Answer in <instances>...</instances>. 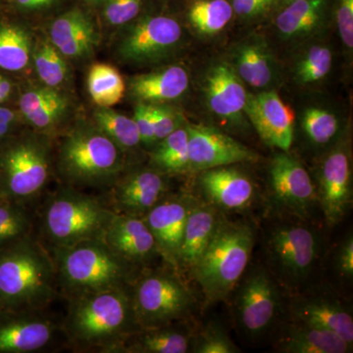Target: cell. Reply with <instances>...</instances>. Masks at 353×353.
I'll use <instances>...</instances> for the list:
<instances>
[{
	"label": "cell",
	"mask_w": 353,
	"mask_h": 353,
	"mask_svg": "<svg viewBox=\"0 0 353 353\" xmlns=\"http://www.w3.org/2000/svg\"><path fill=\"white\" fill-rule=\"evenodd\" d=\"M264 266L290 296L306 290L322 257L323 239L312 220L269 213L261 230Z\"/></svg>",
	"instance_id": "6da1fadb"
},
{
	"label": "cell",
	"mask_w": 353,
	"mask_h": 353,
	"mask_svg": "<svg viewBox=\"0 0 353 353\" xmlns=\"http://www.w3.org/2000/svg\"><path fill=\"white\" fill-rule=\"evenodd\" d=\"M256 240V230L246 220L223 215L210 243L190 272L208 303L229 299L248 268Z\"/></svg>",
	"instance_id": "7a4b0ae2"
},
{
	"label": "cell",
	"mask_w": 353,
	"mask_h": 353,
	"mask_svg": "<svg viewBox=\"0 0 353 353\" xmlns=\"http://www.w3.org/2000/svg\"><path fill=\"white\" fill-rule=\"evenodd\" d=\"M50 260L27 238L0 248V303L10 310L37 307L53 296Z\"/></svg>",
	"instance_id": "3957f363"
},
{
	"label": "cell",
	"mask_w": 353,
	"mask_h": 353,
	"mask_svg": "<svg viewBox=\"0 0 353 353\" xmlns=\"http://www.w3.org/2000/svg\"><path fill=\"white\" fill-rule=\"evenodd\" d=\"M282 288L264 265L246 269L233 294V316L239 333L250 343L277 331L287 313Z\"/></svg>",
	"instance_id": "277c9868"
},
{
	"label": "cell",
	"mask_w": 353,
	"mask_h": 353,
	"mask_svg": "<svg viewBox=\"0 0 353 353\" xmlns=\"http://www.w3.org/2000/svg\"><path fill=\"white\" fill-rule=\"evenodd\" d=\"M67 325L74 340L99 345L120 340L138 323L132 297L116 288L81 294L70 310Z\"/></svg>",
	"instance_id": "5b68a950"
},
{
	"label": "cell",
	"mask_w": 353,
	"mask_h": 353,
	"mask_svg": "<svg viewBox=\"0 0 353 353\" xmlns=\"http://www.w3.org/2000/svg\"><path fill=\"white\" fill-rule=\"evenodd\" d=\"M59 270L64 285L80 294L121 288L131 273L130 262L102 240L62 248Z\"/></svg>",
	"instance_id": "8992f818"
},
{
	"label": "cell",
	"mask_w": 353,
	"mask_h": 353,
	"mask_svg": "<svg viewBox=\"0 0 353 353\" xmlns=\"http://www.w3.org/2000/svg\"><path fill=\"white\" fill-rule=\"evenodd\" d=\"M122 165L121 148L99 128L81 125L62 141L60 166L73 182H105L121 170Z\"/></svg>",
	"instance_id": "52a82bcc"
},
{
	"label": "cell",
	"mask_w": 353,
	"mask_h": 353,
	"mask_svg": "<svg viewBox=\"0 0 353 353\" xmlns=\"http://www.w3.org/2000/svg\"><path fill=\"white\" fill-rule=\"evenodd\" d=\"M115 215L92 197L65 190L48 204L44 228L55 245L69 248L82 241L102 240Z\"/></svg>",
	"instance_id": "ba28073f"
},
{
	"label": "cell",
	"mask_w": 353,
	"mask_h": 353,
	"mask_svg": "<svg viewBox=\"0 0 353 353\" xmlns=\"http://www.w3.org/2000/svg\"><path fill=\"white\" fill-rule=\"evenodd\" d=\"M137 323L141 329L157 328L183 321L192 314L196 299L173 272H153L143 276L132 297Z\"/></svg>",
	"instance_id": "9c48e42d"
},
{
	"label": "cell",
	"mask_w": 353,
	"mask_h": 353,
	"mask_svg": "<svg viewBox=\"0 0 353 353\" xmlns=\"http://www.w3.org/2000/svg\"><path fill=\"white\" fill-rule=\"evenodd\" d=\"M48 146L41 139L26 137L0 150V196L19 202L38 194L50 176Z\"/></svg>",
	"instance_id": "30bf717a"
},
{
	"label": "cell",
	"mask_w": 353,
	"mask_h": 353,
	"mask_svg": "<svg viewBox=\"0 0 353 353\" xmlns=\"http://www.w3.org/2000/svg\"><path fill=\"white\" fill-rule=\"evenodd\" d=\"M269 208L271 212L312 220L319 208L317 190L303 165L287 152L272 160L269 170Z\"/></svg>",
	"instance_id": "8fae6325"
},
{
	"label": "cell",
	"mask_w": 353,
	"mask_h": 353,
	"mask_svg": "<svg viewBox=\"0 0 353 353\" xmlns=\"http://www.w3.org/2000/svg\"><path fill=\"white\" fill-rule=\"evenodd\" d=\"M182 29L175 19L152 16L139 21L121 41L118 52L125 61L152 63L169 57L182 39Z\"/></svg>",
	"instance_id": "7c38bea8"
},
{
	"label": "cell",
	"mask_w": 353,
	"mask_h": 353,
	"mask_svg": "<svg viewBox=\"0 0 353 353\" xmlns=\"http://www.w3.org/2000/svg\"><path fill=\"white\" fill-rule=\"evenodd\" d=\"M189 171L202 172L243 162H255L259 155L240 141L212 127L188 124Z\"/></svg>",
	"instance_id": "4fadbf2b"
},
{
	"label": "cell",
	"mask_w": 353,
	"mask_h": 353,
	"mask_svg": "<svg viewBox=\"0 0 353 353\" xmlns=\"http://www.w3.org/2000/svg\"><path fill=\"white\" fill-rule=\"evenodd\" d=\"M199 187L204 197L202 201L214 206L223 214L245 212L259 201L256 185L252 179L232 165L202 171Z\"/></svg>",
	"instance_id": "5bb4252c"
},
{
	"label": "cell",
	"mask_w": 353,
	"mask_h": 353,
	"mask_svg": "<svg viewBox=\"0 0 353 353\" xmlns=\"http://www.w3.org/2000/svg\"><path fill=\"white\" fill-rule=\"evenodd\" d=\"M243 112L260 139L272 148L288 152L294 141V110L273 90L248 94Z\"/></svg>",
	"instance_id": "9a60e30c"
},
{
	"label": "cell",
	"mask_w": 353,
	"mask_h": 353,
	"mask_svg": "<svg viewBox=\"0 0 353 353\" xmlns=\"http://www.w3.org/2000/svg\"><path fill=\"white\" fill-rule=\"evenodd\" d=\"M317 194L327 225L334 227L340 224L352 203L350 155L343 148L333 150L323 162Z\"/></svg>",
	"instance_id": "2e32d148"
},
{
	"label": "cell",
	"mask_w": 353,
	"mask_h": 353,
	"mask_svg": "<svg viewBox=\"0 0 353 353\" xmlns=\"http://www.w3.org/2000/svg\"><path fill=\"white\" fill-rule=\"evenodd\" d=\"M287 312L290 319L328 330L353 343L352 309L338 297L329 294H310L305 290L290 296Z\"/></svg>",
	"instance_id": "e0dca14e"
},
{
	"label": "cell",
	"mask_w": 353,
	"mask_h": 353,
	"mask_svg": "<svg viewBox=\"0 0 353 353\" xmlns=\"http://www.w3.org/2000/svg\"><path fill=\"white\" fill-rule=\"evenodd\" d=\"M197 199L178 196L163 199L143 217L154 236L160 255L176 265L185 223Z\"/></svg>",
	"instance_id": "ac0fdd59"
},
{
	"label": "cell",
	"mask_w": 353,
	"mask_h": 353,
	"mask_svg": "<svg viewBox=\"0 0 353 353\" xmlns=\"http://www.w3.org/2000/svg\"><path fill=\"white\" fill-rule=\"evenodd\" d=\"M102 241L130 263H145L160 254L154 236L143 218L116 214Z\"/></svg>",
	"instance_id": "d6986e66"
},
{
	"label": "cell",
	"mask_w": 353,
	"mask_h": 353,
	"mask_svg": "<svg viewBox=\"0 0 353 353\" xmlns=\"http://www.w3.org/2000/svg\"><path fill=\"white\" fill-rule=\"evenodd\" d=\"M277 352L285 353H347L352 343L328 330L299 320L288 319L278 327Z\"/></svg>",
	"instance_id": "ffe728a7"
},
{
	"label": "cell",
	"mask_w": 353,
	"mask_h": 353,
	"mask_svg": "<svg viewBox=\"0 0 353 353\" xmlns=\"http://www.w3.org/2000/svg\"><path fill=\"white\" fill-rule=\"evenodd\" d=\"M166 183L157 171L132 173L121 181L115 190V204L123 214L143 218L164 199Z\"/></svg>",
	"instance_id": "44dd1931"
},
{
	"label": "cell",
	"mask_w": 353,
	"mask_h": 353,
	"mask_svg": "<svg viewBox=\"0 0 353 353\" xmlns=\"http://www.w3.org/2000/svg\"><path fill=\"white\" fill-rule=\"evenodd\" d=\"M50 41L65 58L81 59L94 50L97 32L87 14L72 9L53 21Z\"/></svg>",
	"instance_id": "7402d4cb"
},
{
	"label": "cell",
	"mask_w": 353,
	"mask_h": 353,
	"mask_svg": "<svg viewBox=\"0 0 353 353\" xmlns=\"http://www.w3.org/2000/svg\"><path fill=\"white\" fill-rule=\"evenodd\" d=\"M223 215L214 206L197 199L185 223L176 266L192 271L214 236Z\"/></svg>",
	"instance_id": "603a6c76"
},
{
	"label": "cell",
	"mask_w": 353,
	"mask_h": 353,
	"mask_svg": "<svg viewBox=\"0 0 353 353\" xmlns=\"http://www.w3.org/2000/svg\"><path fill=\"white\" fill-rule=\"evenodd\" d=\"M206 99L213 113L225 119H234L245 109L248 94L234 70L218 64L209 71L205 81Z\"/></svg>",
	"instance_id": "cb8c5ba5"
},
{
	"label": "cell",
	"mask_w": 353,
	"mask_h": 353,
	"mask_svg": "<svg viewBox=\"0 0 353 353\" xmlns=\"http://www.w3.org/2000/svg\"><path fill=\"white\" fill-rule=\"evenodd\" d=\"M188 87L189 76L181 66L166 67L130 80L132 97L146 104L174 101L182 97Z\"/></svg>",
	"instance_id": "d4e9b609"
},
{
	"label": "cell",
	"mask_w": 353,
	"mask_h": 353,
	"mask_svg": "<svg viewBox=\"0 0 353 353\" xmlns=\"http://www.w3.org/2000/svg\"><path fill=\"white\" fill-rule=\"evenodd\" d=\"M53 336V326L32 316L0 321V353L36 352L46 347Z\"/></svg>",
	"instance_id": "484cf974"
},
{
	"label": "cell",
	"mask_w": 353,
	"mask_h": 353,
	"mask_svg": "<svg viewBox=\"0 0 353 353\" xmlns=\"http://www.w3.org/2000/svg\"><path fill=\"white\" fill-rule=\"evenodd\" d=\"M194 336L187 327L179 326L178 323L143 329L136 338L129 339V345L125 352L141 353H185L192 350Z\"/></svg>",
	"instance_id": "4316f807"
},
{
	"label": "cell",
	"mask_w": 353,
	"mask_h": 353,
	"mask_svg": "<svg viewBox=\"0 0 353 353\" xmlns=\"http://www.w3.org/2000/svg\"><path fill=\"white\" fill-rule=\"evenodd\" d=\"M234 61L236 75L252 87L263 88L273 82L275 76L273 61L262 44H243L236 50Z\"/></svg>",
	"instance_id": "83f0119b"
},
{
	"label": "cell",
	"mask_w": 353,
	"mask_h": 353,
	"mask_svg": "<svg viewBox=\"0 0 353 353\" xmlns=\"http://www.w3.org/2000/svg\"><path fill=\"white\" fill-rule=\"evenodd\" d=\"M325 0H296L276 18V26L287 38L303 36L321 22Z\"/></svg>",
	"instance_id": "f1b7e54d"
},
{
	"label": "cell",
	"mask_w": 353,
	"mask_h": 353,
	"mask_svg": "<svg viewBox=\"0 0 353 353\" xmlns=\"http://www.w3.org/2000/svg\"><path fill=\"white\" fill-rule=\"evenodd\" d=\"M88 90L99 108H110L123 99L126 85L117 69L109 64L97 63L88 71Z\"/></svg>",
	"instance_id": "f546056e"
},
{
	"label": "cell",
	"mask_w": 353,
	"mask_h": 353,
	"mask_svg": "<svg viewBox=\"0 0 353 353\" xmlns=\"http://www.w3.org/2000/svg\"><path fill=\"white\" fill-rule=\"evenodd\" d=\"M31 39L20 26H0V68L17 72L29 65Z\"/></svg>",
	"instance_id": "4dcf8cb0"
},
{
	"label": "cell",
	"mask_w": 353,
	"mask_h": 353,
	"mask_svg": "<svg viewBox=\"0 0 353 353\" xmlns=\"http://www.w3.org/2000/svg\"><path fill=\"white\" fill-rule=\"evenodd\" d=\"M233 16V6L228 0H196L189 10L190 24L203 36L222 31Z\"/></svg>",
	"instance_id": "1f68e13d"
},
{
	"label": "cell",
	"mask_w": 353,
	"mask_h": 353,
	"mask_svg": "<svg viewBox=\"0 0 353 353\" xmlns=\"http://www.w3.org/2000/svg\"><path fill=\"white\" fill-rule=\"evenodd\" d=\"M152 161L168 173L189 171V139L187 127L178 128L160 141L152 152Z\"/></svg>",
	"instance_id": "d6a6232c"
},
{
	"label": "cell",
	"mask_w": 353,
	"mask_h": 353,
	"mask_svg": "<svg viewBox=\"0 0 353 353\" xmlns=\"http://www.w3.org/2000/svg\"><path fill=\"white\" fill-rule=\"evenodd\" d=\"M97 128L112 139L121 150L136 148L141 143L138 128L132 118L110 108H99L94 111Z\"/></svg>",
	"instance_id": "836d02e7"
},
{
	"label": "cell",
	"mask_w": 353,
	"mask_h": 353,
	"mask_svg": "<svg viewBox=\"0 0 353 353\" xmlns=\"http://www.w3.org/2000/svg\"><path fill=\"white\" fill-rule=\"evenodd\" d=\"M34 67L46 87L57 88L66 81L69 74L65 57L50 41H41L34 52Z\"/></svg>",
	"instance_id": "e575fe53"
},
{
	"label": "cell",
	"mask_w": 353,
	"mask_h": 353,
	"mask_svg": "<svg viewBox=\"0 0 353 353\" xmlns=\"http://www.w3.org/2000/svg\"><path fill=\"white\" fill-rule=\"evenodd\" d=\"M30 228L29 216L18 202L0 199V248L27 238Z\"/></svg>",
	"instance_id": "d590c367"
},
{
	"label": "cell",
	"mask_w": 353,
	"mask_h": 353,
	"mask_svg": "<svg viewBox=\"0 0 353 353\" xmlns=\"http://www.w3.org/2000/svg\"><path fill=\"white\" fill-rule=\"evenodd\" d=\"M303 129L316 145H327L338 132V119L324 109L309 108L304 113Z\"/></svg>",
	"instance_id": "8d00e7d4"
},
{
	"label": "cell",
	"mask_w": 353,
	"mask_h": 353,
	"mask_svg": "<svg viewBox=\"0 0 353 353\" xmlns=\"http://www.w3.org/2000/svg\"><path fill=\"white\" fill-rule=\"evenodd\" d=\"M332 63L333 55L328 48L312 46L297 67V78L303 83L318 82L328 75Z\"/></svg>",
	"instance_id": "74e56055"
},
{
	"label": "cell",
	"mask_w": 353,
	"mask_h": 353,
	"mask_svg": "<svg viewBox=\"0 0 353 353\" xmlns=\"http://www.w3.org/2000/svg\"><path fill=\"white\" fill-rule=\"evenodd\" d=\"M69 108L68 99L57 90L41 108L25 115V119L37 129L50 130L57 126Z\"/></svg>",
	"instance_id": "f35d334b"
},
{
	"label": "cell",
	"mask_w": 353,
	"mask_h": 353,
	"mask_svg": "<svg viewBox=\"0 0 353 353\" xmlns=\"http://www.w3.org/2000/svg\"><path fill=\"white\" fill-rule=\"evenodd\" d=\"M192 352L196 353H239L240 348L234 345L224 330L210 324L194 336Z\"/></svg>",
	"instance_id": "ab89813d"
},
{
	"label": "cell",
	"mask_w": 353,
	"mask_h": 353,
	"mask_svg": "<svg viewBox=\"0 0 353 353\" xmlns=\"http://www.w3.org/2000/svg\"><path fill=\"white\" fill-rule=\"evenodd\" d=\"M103 15L109 24H127L138 16L141 0H106L104 2Z\"/></svg>",
	"instance_id": "60d3db41"
},
{
	"label": "cell",
	"mask_w": 353,
	"mask_h": 353,
	"mask_svg": "<svg viewBox=\"0 0 353 353\" xmlns=\"http://www.w3.org/2000/svg\"><path fill=\"white\" fill-rule=\"evenodd\" d=\"M155 141H160L167 136L182 127V119L175 111L165 106L150 104Z\"/></svg>",
	"instance_id": "b9f144b4"
},
{
	"label": "cell",
	"mask_w": 353,
	"mask_h": 353,
	"mask_svg": "<svg viewBox=\"0 0 353 353\" xmlns=\"http://www.w3.org/2000/svg\"><path fill=\"white\" fill-rule=\"evenodd\" d=\"M336 24L341 41L350 50L353 48V0H340L336 9Z\"/></svg>",
	"instance_id": "7bdbcfd3"
},
{
	"label": "cell",
	"mask_w": 353,
	"mask_h": 353,
	"mask_svg": "<svg viewBox=\"0 0 353 353\" xmlns=\"http://www.w3.org/2000/svg\"><path fill=\"white\" fill-rule=\"evenodd\" d=\"M132 119H134L137 128H138L141 143H145V145H152L153 143L157 141H155L152 117H150V104L141 103V102L134 109Z\"/></svg>",
	"instance_id": "ee69618b"
},
{
	"label": "cell",
	"mask_w": 353,
	"mask_h": 353,
	"mask_svg": "<svg viewBox=\"0 0 353 353\" xmlns=\"http://www.w3.org/2000/svg\"><path fill=\"white\" fill-rule=\"evenodd\" d=\"M274 0H233L234 13L245 19L259 17L270 9Z\"/></svg>",
	"instance_id": "f6af8a7d"
},
{
	"label": "cell",
	"mask_w": 353,
	"mask_h": 353,
	"mask_svg": "<svg viewBox=\"0 0 353 353\" xmlns=\"http://www.w3.org/2000/svg\"><path fill=\"white\" fill-rule=\"evenodd\" d=\"M336 270L343 278L352 280L353 278V239L350 234L341 243L336 256Z\"/></svg>",
	"instance_id": "bcb514c9"
},
{
	"label": "cell",
	"mask_w": 353,
	"mask_h": 353,
	"mask_svg": "<svg viewBox=\"0 0 353 353\" xmlns=\"http://www.w3.org/2000/svg\"><path fill=\"white\" fill-rule=\"evenodd\" d=\"M15 114L11 109L0 108V139H3L12 129Z\"/></svg>",
	"instance_id": "7dc6e473"
},
{
	"label": "cell",
	"mask_w": 353,
	"mask_h": 353,
	"mask_svg": "<svg viewBox=\"0 0 353 353\" xmlns=\"http://www.w3.org/2000/svg\"><path fill=\"white\" fill-rule=\"evenodd\" d=\"M57 0H15L16 4L25 10H37L52 6Z\"/></svg>",
	"instance_id": "c3c4849f"
},
{
	"label": "cell",
	"mask_w": 353,
	"mask_h": 353,
	"mask_svg": "<svg viewBox=\"0 0 353 353\" xmlns=\"http://www.w3.org/2000/svg\"><path fill=\"white\" fill-rule=\"evenodd\" d=\"M12 85L8 79L0 75V105L10 97Z\"/></svg>",
	"instance_id": "681fc988"
},
{
	"label": "cell",
	"mask_w": 353,
	"mask_h": 353,
	"mask_svg": "<svg viewBox=\"0 0 353 353\" xmlns=\"http://www.w3.org/2000/svg\"><path fill=\"white\" fill-rule=\"evenodd\" d=\"M88 3L92 4H103L104 2L106 1V0H87Z\"/></svg>",
	"instance_id": "f907efd6"
},
{
	"label": "cell",
	"mask_w": 353,
	"mask_h": 353,
	"mask_svg": "<svg viewBox=\"0 0 353 353\" xmlns=\"http://www.w3.org/2000/svg\"><path fill=\"white\" fill-rule=\"evenodd\" d=\"M287 1L292 2V1H296V0H287Z\"/></svg>",
	"instance_id": "816d5d0a"
},
{
	"label": "cell",
	"mask_w": 353,
	"mask_h": 353,
	"mask_svg": "<svg viewBox=\"0 0 353 353\" xmlns=\"http://www.w3.org/2000/svg\"><path fill=\"white\" fill-rule=\"evenodd\" d=\"M1 308H2L1 303H0V309H1Z\"/></svg>",
	"instance_id": "f5cc1de1"
},
{
	"label": "cell",
	"mask_w": 353,
	"mask_h": 353,
	"mask_svg": "<svg viewBox=\"0 0 353 353\" xmlns=\"http://www.w3.org/2000/svg\"><path fill=\"white\" fill-rule=\"evenodd\" d=\"M2 199V197H1V196H0V199Z\"/></svg>",
	"instance_id": "db71d44e"
}]
</instances>
